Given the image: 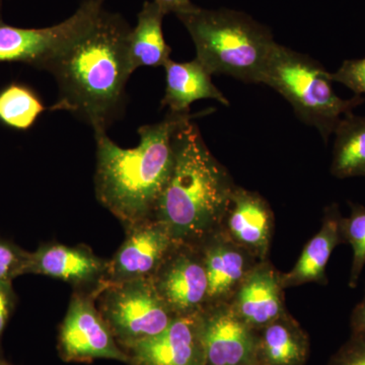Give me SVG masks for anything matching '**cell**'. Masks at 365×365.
Listing matches in <instances>:
<instances>
[{
  "instance_id": "6da1fadb",
  "label": "cell",
  "mask_w": 365,
  "mask_h": 365,
  "mask_svg": "<svg viewBox=\"0 0 365 365\" xmlns=\"http://www.w3.org/2000/svg\"><path fill=\"white\" fill-rule=\"evenodd\" d=\"M130 26L119 14L104 11L78 41L53 62L48 71L56 78L59 98L50 111H68L107 132L121 118L130 78L127 38Z\"/></svg>"
},
{
  "instance_id": "7a4b0ae2",
  "label": "cell",
  "mask_w": 365,
  "mask_h": 365,
  "mask_svg": "<svg viewBox=\"0 0 365 365\" xmlns=\"http://www.w3.org/2000/svg\"><path fill=\"white\" fill-rule=\"evenodd\" d=\"M191 114L174 134V163L163 188L155 218L177 244L198 246L220 230L232 190L230 172L208 150Z\"/></svg>"
},
{
  "instance_id": "3957f363",
  "label": "cell",
  "mask_w": 365,
  "mask_h": 365,
  "mask_svg": "<svg viewBox=\"0 0 365 365\" xmlns=\"http://www.w3.org/2000/svg\"><path fill=\"white\" fill-rule=\"evenodd\" d=\"M189 115L169 113L158 123L141 126L140 143L128 150L112 141L107 132L95 133L96 196L125 230L153 220L172 172L175 131Z\"/></svg>"
},
{
  "instance_id": "277c9868",
  "label": "cell",
  "mask_w": 365,
  "mask_h": 365,
  "mask_svg": "<svg viewBox=\"0 0 365 365\" xmlns=\"http://www.w3.org/2000/svg\"><path fill=\"white\" fill-rule=\"evenodd\" d=\"M196 48V58L211 76L262 83L277 43L267 26L241 11L205 9L178 14Z\"/></svg>"
},
{
  "instance_id": "5b68a950",
  "label": "cell",
  "mask_w": 365,
  "mask_h": 365,
  "mask_svg": "<svg viewBox=\"0 0 365 365\" xmlns=\"http://www.w3.org/2000/svg\"><path fill=\"white\" fill-rule=\"evenodd\" d=\"M332 83L331 72L318 61L278 43L262 79L289 103L300 121L314 127L325 143L341 119L365 101L361 96L343 100Z\"/></svg>"
},
{
  "instance_id": "8992f818",
  "label": "cell",
  "mask_w": 365,
  "mask_h": 365,
  "mask_svg": "<svg viewBox=\"0 0 365 365\" xmlns=\"http://www.w3.org/2000/svg\"><path fill=\"white\" fill-rule=\"evenodd\" d=\"M97 307L123 350L155 337L177 318L150 278L108 283Z\"/></svg>"
},
{
  "instance_id": "52a82bcc",
  "label": "cell",
  "mask_w": 365,
  "mask_h": 365,
  "mask_svg": "<svg viewBox=\"0 0 365 365\" xmlns=\"http://www.w3.org/2000/svg\"><path fill=\"white\" fill-rule=\"evenodd\" d=\"M106 1L83 0L71 18L48 28H18L0 20V62H21L48 71L96 23Z\"/></svg>"
},
{
  "instance_id": "ba28073f",
  "label": "cell",
  "mask_w": 365,
  "mask_h": 365,
  "mask_svg": "<svg viewBox=\"0 0 365 365\" xmlns=\"http://www.w3.org/2000/svg\"><path fill=\"white\" fill-rule=\"evenodd\" d=\"M107 287V285H106ZM97 292H73L59 331L58 349L64 361L112 359L129 364L97 307Z\"/></svg>"
},
{
  "instance_id": "9c48e42d",
  "label": "cell",
  "mask_w": 365,
  "mask_h": 365,
  "mask_svg": "<svg viewBox=\"0 0 365 365\" xmlns=\"http://www.w3.org/2000/svg\"><path fill=\"white\" fill-rule=\"evenodd\" d=\"M151 280L176 317L201 313L207 304V275L199 246L176 244Z\"/></svg>"
},
{
  "instance_id": "30bf717a",
  "label": "cell",
  "mask_w": 365,
  "mask_h": 365,
  "mask_svg": "<svg viewBox=\"0 0 365 365\" xmlns=\"http://www.w3.org/2000/svg\"><path fill=\"white\" fill-rule=\"evenodd\" d=\"M109 260L101 258L86 245L67 246L44 242L30 252L26 274H38L68 283L74 292H97L108 284Z\"/></svg>"
},
{
  "instance_id": "8fae6325",
  "label": "cell",
  "mask_w": 365,
  "mask_h": 365,
  "mask_svg": "<svg viewBox=\"0 0 365 365\" xmlns=\"http://www.w3.org/2000/svg\"><path fill=\"white\" fill-rule=\"evenodd\" d=\"M200 323L204 365H257V331L230 304L204 307Z\"/></svg>"
},
{
  "instance_id": "7c38bea8",
  "label": "cell",
  "mask_w": 365,
  "mask_h": 365,
  "mask_svg": "<svg viewBox=\"0 0 365 365\" xmlns=\"http://www.w3.org/2000/svg\"><path fill=\"white\" fill-rule=\"evenodd\" d=\"M126 237L108 268V282L153 277L177 242L155 218L126 228Z\"/></svg>"
},
{
  "instance_id": "4fadbf2b",
  "label": "cell",
  "mask_w": 365,
  "mask_h": 365,
  "mask_svg": "<svg viewBox=\"0 0 365 365\" xmlns=\"http://www.w3.org/2000/svg\"><path fill=\"white\" fill-rule=\"evenodd\" d=\"M274 227L275 217L268 201L258 192L237 185L218 230L255 258L263 261L269 259Z\"/></svg>"
},
{
  "instance_id": "5bb4252c",
  "label": "cell",
  "mask_w": 365,
  "mask_h": 365,
  "mask_svg": "<svg viewBox=\"0 0 365 365\" xmlns=\"http://www.w3.org/2000/svg\"><path fill=\"white\" fill-rule=\"evenodd\" d=\"M124 351L130 365H204L200 313L177 317L162 333Z\"/></svg>"
},
{
  "instance_id": "9a60e30c",
  "label": "cell",
  "mask_w": 365,
  "mask_h": 365,
  "mask_svg": "<svg viewBox=\"0 0 365 365\" xmlns=\"http://www.w3.org/2000/svg\"><path fill=\"white\" fill-rule=\"evenodd\" d=\"M198 246L208 280L206 307L230 304L242 281L260 260L230 241L220 230L208 235Z\"/></svg>"
},
{
  "instance_id": "2e32d148",
  "label": "cell",
  "mask_w": 365,
  "mask_h": 365,
  "mask_svg": "<svg viewBox=\"0 0 365 365\" xmlns=\"http://www.w3.org/2000/svg\"><path fill=\"white\" fill-rule=\"evenodd\" d=\"M284 292L281 273L266 259L256 264L228 304L247 325L259 330L287 313Z\"/></svg>"
},
{
  "instance_id": "e0dca14e",
  "label": "cell",
  "mask_w": 365,
  "mask_h": 365,
  "mask_svg": "<svg viewBox=\"0 0 365 365\" xmlns=\"http://www.w3.org/2000/svg\"><path fill=\"white\" fill-rule=\"evenodd\" d=\"M342 217L337 204H331L325 209L319 232L307 242L292 270L281 273L284 289L307 283L328 284L326 269L331 255L336 247L345 244L341 230Z\"/></svg>"
},
{
  "instance_id": "ac0fdd59",
  "label": "cell",
  "mask_w": 365,
  "mask_h": 365,
  "mask_svg": "<svg viewBox=\"0 0 365 365\" xmlns=\"http://www.w3.org/2000/svg\"><path fill=\"white\" fill-rule=\"evenodd\" d=\"M163 67L165 71V93L162 100V108H169V113H190V106L204 98L230 106V101L216 88L211 74L198 59L189 62H176L170 59Z\"/></svg>"
},
{
  "instance_id": "d6986e66",
  "label": "cell",
  "mask_w": 365,
  "mask_h": 365,
  "mask_svg": "<svg viewBox=\"0 0 365 365\" xmlns=\"http://www.w3.org/2000/svg\"><path fill=\"white\" fill-rule=\"evenodd\" d=\"M257 331V365H304L311 350L306 331L288 312Z\"/></svg>"
},
{
  "instance_id": "ffe728a7",
  "label": "cell",
  "mask_w": 365,
  "mask_h": 365,
  "mask_svg": "<svg viewBox=\"0 0 365 365\" xmlns=\"http://www.w3.org/2000/svg\"><path fill=\"white\" fill-rule=\"evenodd\" d=\"M165 14L155 2L145 1L137 16V25L127 38V61L133 73L139 67H160L170 59L172 48L165 42L163 20Z\"/></svg>"
},
{
  "instance_id": "44dd1931",
  "label": "cell",
  "mask_w": 365,
  "mask_h": 365,
  "mask_svg": "<svg viewBox=\"0 0 365 365\" xmlns=\"http://www.w3.org/2000/svg\"><path fill=\"white\" fill-rule=\"evenodd\" d=\"M334 134L333 176L338 179L365 177V117L353 113L345 115Z\"/></svg>"
},
{
  "instance_id": "7402d4cb",
  "label": "cell",
  "mask_w": 365,
  "mask_h": 365,
  "mask_svg": "<svg viewBox=\"0 0 365 365\" xmlns=\"http://www.w3.org/2000/svg\"><path fill=\"white\" fill-rule=\"evenodd\" d=\"M47 110L37 93L24 83H11L0 90V123L14 130L32 128Z\"/></svg>"
},
{
  "instance_id": "603a6c76",
  "label": "cell",
  "mask_w": 365,
  "mask_h": 365,
  "mask_svg": "<svg viewBox=\"0 0 365 365\" xmlns=\"http://www.w3.org/2000/svg\"><path fill=\"white\" fill-rule=\"evenodd\" d=\"M351 213L342 217L341 230L345 244L353 250L351 270L348 285L355 288L359 284L360 275L365 266V207L356 203H349Z\"/></svg>"
},
{
  "instance_id": "cb8c5ba5",
  "label": "cell",
  "mask_w": 365,
  "mask_h": 365,
  "mask_svg": "<svg viewBox=\"0 0 365 365\" xmlns=\"http://www.w3.org/2000/svg\"><path fill=\"white\" fill-rule=\"evenodd\" d=\"M29 257L30 252L9 240L0 239V281L13 282L19 276L25 275Z\"/></svg>"
},
{
  "instance_id": "d4e9b609",
  "label": "cell",
  "mask_w": 365,
  "mask_h": 365,
  "mask_svg": "<svg viewBox=\"0 0 365 365\" xmlns=\"http://www.w3.org/2000/svg\"><path fill=\"white\" fill-rule=\"evenodd\" d=\"M327 365H365V331L351 332Z\"/></svg>"
},
{
  "instance_id": "484cf974",
  "label": "cell",
  "mask_w": 365,
  "mask_h": 365,
  "mask_svg": "<svg viewBox=\"0 0 365 365\" xmlns=\"http://www.w3.org/2000/svg\"><path fill=\"white\" fill-rule=\"evenodd\" d=\"M333 81L342 83L355 96L365 93V58L346 60L337 71L331 73Z\"/></svg>"
},
{
  "instance_id": "4316f807",
  "label": "cell",
  "mask_w": 365,
  "mask_h": 365,
  "mask_svg": "<svg viewBox=\"0 0 365 365\" xmlns=\"http://www.w3.org/2000/svg\"><path fill=\"white\" fill-rule=\"evenodd\" d=\"M18 302L13 282L0 281V340Z\"/></svg>"
},
{
  "instance_id": "83f0119b",
  "label": "cell",
  "mask_w": 365,
  "mask_h": 365,
  "mask_svg": "<svg viewBox=\"0 0 365 365\" xmlns=\"http://www.w3.org/2000/svg\"><path fill=\"white\" fill-rule=\"evenodd\" d=\"M153 2L157 4L165 14L173 13L176 16L193 11L197 6L192 4L191 0H153Z\"/></svg>"
},
{
  "instance_id": "f1b7e54d",
  "label": "cell",
  "mask_w": 365,
  "mask_h": 365,
  "mask_svg": "<svg viewBox=\"0 0 365 365\" xmlns=\"http://www.w3.org/2000/svg\"><path fill=\"white\" fill-rule=\"evenodd\" d=\"M350 328L351 332L365 331V290L361 302L355 306L350 316Z\"/></svg>"
},
{
  "instance_id": "f546056e",
  "label": "cell",
  "mask_w": 365,
  "mask_h": 365,
  "mask_svg": "<svg viewBox=\"0 0 365 365\" xmlns=\"http://www.w3.org/2000/svg\"><path fill=\"white\" fill-rule=\"evenodd\" d=\"M0 365H14V364H11V362L7 361V360L2 359V357L0 356Z\"/></svg>"
}]
</instances>
